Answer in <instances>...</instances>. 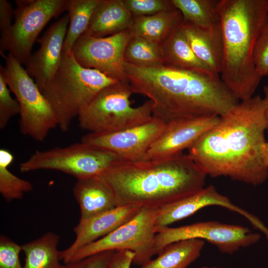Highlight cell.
Here are the masks:
<instances>
[{"mask_svg": "<svg viewBox=\"0 0 268 268\" xmlns=\"http://www.w3.org/2000/svg\"><path fill=\"white\" fill-rule=\"evenodd\" d=\"M267 130L263 99L253 96L220 116L218 123L188 149V154L207 176L258 186L268 178L264 154Z\"/></svg>", "mask_w": 268, "mask_h": 268, "instance_id": "1", "label": "cell"}, {"mask_svg": "<svg viewBox=\"0 0 268 268\" xmlns=\"http://www.w3.org/2000/svg\"><path fill=\"white\" fill-rule=\"evenodd\" d=\"M133 93L152 103L153 117L166 124L188 119L221 116L240 101L212 72L187 70L161 65L142 67L124 63Z\"/></svg>", "mask_w": 268, "mask_h": 268, "instance_id": "2", "label": "cell"}, {"mask_svg": "<svg viewBox=\"0 0 268 268\" xmlns=\"http://www.w3.org/2000/svg\"><path fill=\"white\" fill-rule=\"evenodd\" d=\"M117 206L160 208L204 187L207 175L188 154L134 161L119 160L98 175Z\"/></svg>", "mask_w": 268, "mask_h": 268, "instance_id": "3", "label": "cell"}, {"mask_svg": "<svg viewBox=\"0 0 268 268\" xmlns=\"http://www.w3.org/2000/svg\"><path fill=\"white\" fill-rule=\"evenodd\" d=\"M223 55L220 78L240 101L253 96L262 77L254 63L256 42L268 22V0H219Z\"/></svg>", "mask_w": 268, "mask_h": 268, "instance_id": "4", "label": "cell"}, {"mask_svg": "<svg viewBox=\"0 0 268 268\" xmlns=\"http://www.w3.org/2000/svg\"><path fill=\"white\" fill-rule=\"evenodd\" d=\"M119 81L82 67L70 52L63 53L57 71L41 92L56 114L58 127L66 132L101 90Z\"/></svg>", "mask_w": 268, "mask_h": 268, "instance_id": "5", "label": "cell"}, {"mask_svg": "<svg viewBox=\"0 0 268 268\" xmlns=\"http://www.w3.org/2000/svg\"><path fill=\"white\" fill-rule=\"evenodd\" d=\"M128 81H119L101 90L78 117L80 127L89 133L118 131L153 118L152 103L148 100L134 107Z\"/></svg>", "mask_w": 268, "mask_h": 268, "instance_id": "6", "label": "cell"}, {"mask_svg": "<svg viewBox=\"0 0 268 268\" xmlns=\"http://www.w3.org/2000/svg\"><path fill=\"white\" fill-rule=\"evenodd\" d=\"M0 54L5 63L4 67L0 66V73L20 106V131L42 142L51 130L58 127L56 114L21 64L9 53L7 56Z\"/></svg>", "mask_w": 268, "mask_h": 268, "instance_id": "7", "label": "cell"}, {"mask_svg": "<svg viewBox=\"0 0 268 268\" xmlns=\"http://www.w3.org/2000/svg\"><path fill=\"white\" fill-rule=\"evenodd\" d=\"M120 160L112 152L81 141L64 147L36 151L20 164L21 172L53 170L77 180L98 176Z\"/></svg>", "mask_w": 268, "mask_h": 268, "instance_id": "8", "label": "cell"}, {"mask_svg": "<svg viewBox=\"0 0 268 268\" xmlns=\"http://www.w3.org/2000/svg\"><path fill=\"white\" fill-rule=\"evenodd\" d=\"M159 208L142 207L129 221L78 251L69 263L105 251L128 250L135 254L134 264L141 266L154 256L155 221Z\"/></svg>", "mask_w": 268, "mask_h": 268, "instance_id": "9", "label": "cell"}, {"mask_svg": "<svg viewBox=\"0 0 268 268\" xmlns=\"http://www.w3.org/2000/svg\"><path fill=\"white\" fill-rule=\"evenodd\" d=\"M68 0H17L14 22L0 52L7 51L21 65L31 55L33 44L48 22L67 10Z\"/></svg>", "mask_w": 268, "mask_h": 268, "instance_id": "10", "label": "cell"}, {"mask_svg": "<svg viewBox=\"0 0 268 268\" xmlns=\"http://www.w3.org/2000/svg\"><path fill=\"white\" fill-rule=\"evenodd\" d=\"M261 238L259 233L238 225L218 221H204L178 227H156L153 250L158 255L166 246L186 239H200L216 246L223 254H232L242 248L250 246Z\"/></svg>", "mask_w": 268, "mask_h": 268, "instance_id": "11", "label": "cell"}, {"mask_svg": "<svg viewBox=\"0 0 268 268\" xmlns=\"http://www.w3.org/2000/svg\"><path fill=\"white\" fill-rule=\"evenodd\" d=\"M167 124L153 117L143 124L122 130L88 133L81 141L114 153L121 161L144 160L152 144L161 135Z\"/></svg>", "mask_w": 268, "mask_h": 268, "instance_id": "12", "label": "cell"}, {"mask_svg": "<svg viewBox=\"0 0 268 268\" xmlns=\"http://www.w3.org/2000/svg\"><path fill=\"white\" fill-rule=\"evenodd\" d=\"M132 37L129 29L103 38L81 36L71 52L82 67L97 69L120 81H128L124 70V54Z\"/></svg>", "mask_w": 268, "mask_h": 268, "instance_id": "13", "label": "cell"}, {"mask_svg": "<svg viewBox=\"0 0 268 268\" xmlns=\"http://www.w3.org/2000/svg\"><path fill=\"white\" fill-rule=\"evenodd\" d=\"M210 205L220 206L238 213L261 232L267 228L257 217L233 204L228 197L219 193L213 185L204 187L191 195L159 208L155 221L156 227L169 226Z\"/></svg>", "mask_w": 268, "mask_h": 268, "instance_id": "14", "label": "cell"}, {"mask_svg": "<svg viewBox=\"0 0 268 268\" xmlns=\"http://www.w3.org/2000/svg\"><path fill=\"white\" fill-rule=\"evenodd\" d=\"M219 119L220 116L212 115L167 124L163 133L148 149L144 160L170 158L182 153L216 125Z\"/></svg>", "mask_w": 268, "mask_h": 268, "instance_id": "15", "label": "cell"}, {"mask_svg": "<svg viewBox=\"0 0 268 268\" xmlns=\"http://www.w3.org/2000/svg\"><path fill=\"white\" fill-rule=\"evenodd\" d=\"M69 24L67 14L53 23L37 41L38 50L26 63V71L42 91L57 71L63 57L64 43Z\"/></svg>", "mask_w": 268, "mask_h": 268, "instance_id": "16", "label": "cell"}, {"mask_svg": "<svg viewBox=\"0 0 268 268\" xmlns=\"http://www.w3.org/2000/svg\"><path fill=\"white\" fill-rule=\"evenodd\" d=\"M141 207L135 205L117 206L94 217L81 227H74L75 240L68 248L60 251L61 260L68 264L78 251L129 221Z\"/></svg>", "mask_w": 268, "mask_h": 268, "instance_id": "17", "label": "cell"}, {"mask_svg": "<svg viewBox=\"0 0 268 268\" xmlns=\"http://www.w3.org/2000/svg\"><path fill=\"white\" fill-rule=\"evenodd\" d=\"M73 195L80 208L79 221L76 227L117 207L112 191L98 176L77 179Z\"/></svg>", "mask_w": 268, "mask_h": 268, "instance_id": "18", "label": "cell"}, {"mask_svg": "<svg viewBox=\"0 0 268 268\" xmlns=\"http://www.w3.org/2000/svg\"><path fill=\"white\" fill-rule=\"evenodd\" d=\"M181 26L197 57L211 72L219 75L223 55L221 23L201 27L182 20Z\"/></svg>", "mask_w": 268, "mask_h": 268, "instance_id": "19", "label": "cell"}, {"mask_svg": "<svg viewBox=\"0 0 268 268\" xmlns=\"http://www.w3.org/2000/svg\"><path fill=\"white\" fill-rule=\"evenodd\" d=\"M133 19L123 0H101L81 36L103 38L113 35L129 29Z\"/></svg>", "mask_w": 268, "mask_h": 268, "instance_id": "20", "label": "cell"}, {"mask_svg": "<svg viewBox=\"0 0 268 268\" xmlns=\"http://www.w3.org/2000/svg\"><path fill=\"white\" fill-rule=\"evenodd\" d=\"M181 23L160 45L163 65L183 70L211 72L194 54L183 31Z\"/></svg>", "mask_w": 268, "mask_h": 268, "instance_id": "21", "label": "cell"}, {"mask_svg": "<svg viewBox=\"0 0 268 268\" xmlns=\"http://www.w3.org/2000/svg\"><path fill=\"white\" fill-rule=\"evenodd\" d=\"M182 20L181 12L175 8L150 16L133 17L129 30L132 36L161 45Z\"/></svg>", "mask_w": 268, "mask_h": 268, "instance_id": "22", "label": "cell"}, {"mask_svg": "<svg viewBox=\"0 0 268 268\" xmlns=\"http://www.w3.org/2000/svg\"><path fill=\"white\" fill-rule=\"evenodd\" d=\"M204 242L200 239L178 241L169 244L158 256L140 268H187L201 255Z\"/></svg>", "mask_w": 268, "mask_h": 268, "instance_id": "23", "label": "cell"}, {"mask_svg": "<svg viewBox=\"0 0 268 268\" xmlns=\"http://www.w3.org/2000/svg\"><path fill=\"white\" fill-rule=\"evenodd\" d=\"M60 236L52 232L22 245L24 254L23 268H65L60 263L58 247Z\"/></svg>", "mask_w": 268, "mask_h": 268, "instance_id": "24", "label": "cell"}, {"mask_svg": "<svg viewBox=\"0 0 268 268\" xmlns=\"http://www.w3.org/2000/svg\"><path fill=\"white\" fill-rule=\"evenodd\" d=\"M101 0H68L67 11L69 24L65 37L63 53L71 52L76 41L87 29Z\"/></svg>", "mask_w": 268, "mask_h": 268, "instance_id": "25", "label": "cell"}, {"mask_svg": "<svg viewBox=\"0 0 268 268\" xmlns=\"http://www.w3.org/2000/svg\"><path fill=\"white\" fill-rule=\"evenodd\" d=\"M181 12L183 20L201 27L220 23L219 0H171Z\"/></svg>", "mask_w": 268, "mask_h": 268, "instance_id": "26", "label": "cell"}, {"mask_svg": "<svg viewBox=\"0 0 268 268\" xmlns=\"http://www.w3.org/2000/svg\"><path fill=\"white\" fill-rule=\"evenodd\" d=\"M14 158L8 150L0 149V193L7 202L21 199L25 193L33 189L30 182L19 178L9 170L8 166Z\"/></svg>", "mask_w": 268, "mask_h": 268, "instance_id": "27", "label": "cell"}, {"mask_svg": "<svg viewBox=\"0 0 268 268\" xmlns=\"http://www.w3.org/2000/svg\"><path fill=\"white\" fill-rule=\"evenodd\" d=\"M124 60L126 62L142 67L163 65L160 45L138 37H132L126 48Z\"/></svg>", "mask_w": 268, "mask_h": 268, "instance_id": "28", "label": "cell"}, {"mask_svg": "<svg viewBox=\"0 0 268 268\" xmlns=\"http://www.w3.org/2000/svg\"><path fill=\"white\" fill-rule=\"evenodd\" d=\"M133 17L150 16L176 8L168 0H123Z\"/></svg>", "mask_w": 268, "mask_h": 268, "instance_id": "29", "label": "cell"}, {"mask_svg": "<svg viewBox=\"0 0 268 268\" xmlns=\"http://www.w3.org/2000/svg\"><path fill=\"white\" fill-rule=\"evenodd\" d=\"M20 113L19 104L11 96L8 87L0 73V129H4L10 119Z\"/></svg>", "mask_w": 268, "mask_h": 268, "instance_id": "30", "label": "cell"}, {"mask_svg": "<svg viewBox=\"0 0 268 268\" xmlns=\"http://www.w3.org/2000/svg\"><path fill=\"white\" fill-rule=\"evenodd\" d=\"M22 245L8 237L0 236V268H23L19 260Z\"/></svg>", "mask_w": 268, "mask_h": 268, "instance_id": "31", "label": "cell"}, {"mask_svg": "<svg viewBox=\"0 0 268 268\" xmlns=\"http://www.w3.org/2000/svg\"><path fill=\"white\" fill-rule=\"evenodd\" d=\"M253 58L258 73L262 77L268 75V22L263 28L256 42Z\"/></svg>", "mask_w": 268, "mask_h": 268, "instance_id": "32", "label": "cell"}, {"mask_svg": "<svg viewBox=\"0 0 268 268\" xmlns=\"http://www.w3.org/2000/svg\"><path fill=\"white\" fill-rule=\"evenodd\" d=\"M115 251L95 254L80 260L65 264V268H108Z\"/></svg>", "mask_w": 268, "mask_h": 268, "instance_id": "33", "label": "cell"}, {"mask_svg": "<svg viewBox=\"0 0 268 268\" xmlns=\"http://www.w3.org/2000/svg\"><path fill=\"white\" fill-rule=\"evenodd\" d=\"M14 10L9 1L0 0V43L6 39L10 32Z\"/></svg>", "mask_w": 268, "mask_h": 268, "instance_id": "34", "label": "cell"}, {"mask_svg": "<svg viewBox=\"0 0 268 268\" xmlns=\"http://www.w3.org/2000/svg\"><path fill=\"white\" fill-rule=\"evenodd\" d=\"M134 253L128 250L115 251L108 268H130L134 262Z\"/></svg>", "mask_w": 268, "mask_h": 268, "instance_id": "35", "label": "cell"}, {"mask_svg": "<svg viewBox=\"0 0 268 268\" xmlns=\"http://www.w3.org/2000/svg\"><path fill=\"white\" fill-rule=\"evenodd\" d=\"M264 98H263L265 106L266 115L268 125V86L264 87Z\"/></svg>", "mask_w": 268, "mask_h": 268, "instance_id": "36", "label": "cell"}, {"mask_svg": "<svg viewBox=\"0 0 268 268\" xmlns=\"http://www.w3.org/2000/svg\"><path fill=\"white\" fill-rule=\"evenodd\" d=\"M264 154L266 163L268 166V140L266 141L265 145Z\"/></svg>", "mask_w": 268, "mask_h": 268, "instance_id": "37", "label": "cell"}, {"mask_svg": "<svg viewBox=\"0 0 268 268\" xmlns=\"http://www.w3.org/2000/svg\"><path fill=\"white\" fill-rule=\"evenodd\" d=\"M201 268H218V267H206V266H204V267H202Z\"/></svg>", "mask_w": 268, "mask_h": 268, "instance_id": "38", "label": "cell"}]
</instances>
